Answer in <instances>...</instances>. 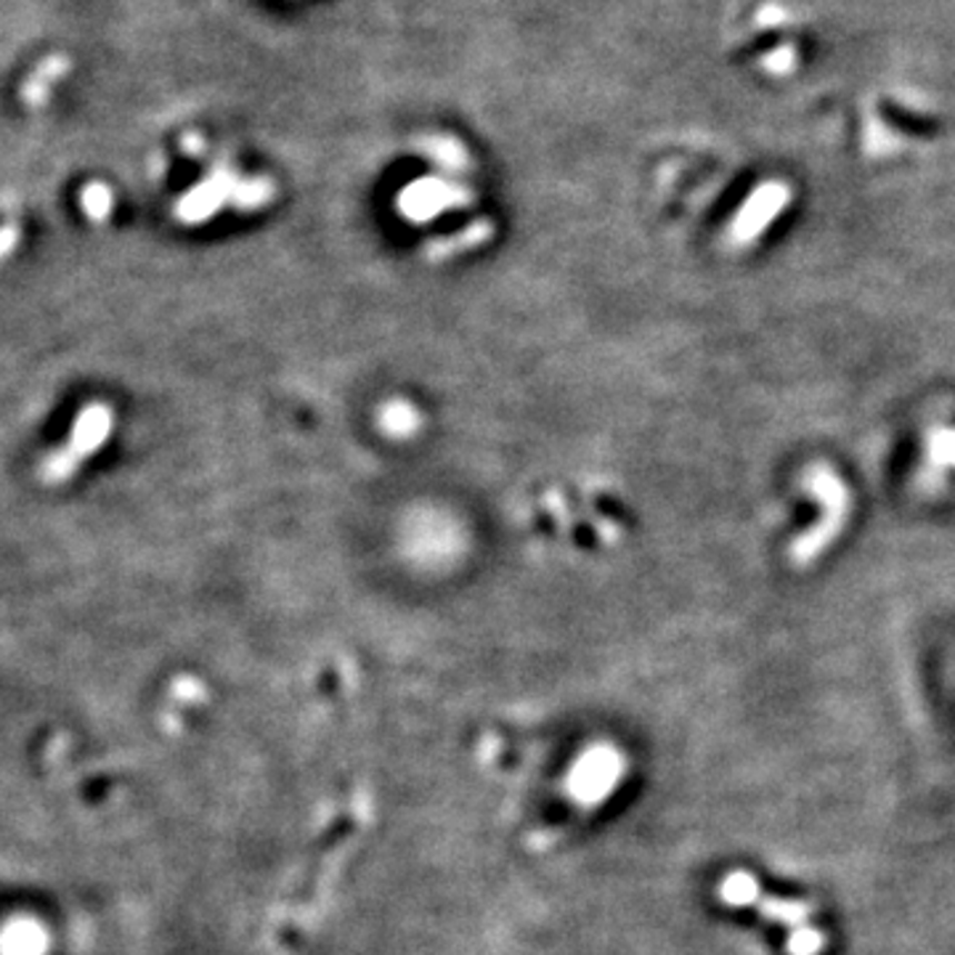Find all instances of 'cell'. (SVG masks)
Here are the masks:
<instances>
[{"label":"cell","instance_id":"obj_1","mask_svg":"<svg viewBox=\"0 0 955 955\" xmlns=\"http://www.w3.org/2000/svg\"><path fill=\"white\" fill-rule=\"evenodd\" d=\"M624 773H627V757H624L618 748L600 744L589 748V752L576 762L571 778H568V788H571L576 802L589 804V807L595 804L597 807V804L606 802L608 796L616 792Z\"/></svg>","mask_w":955,"mask_h":955},{"label":"cell","instance_id":"obj_2","mask_svg":"<svg viewBox=\"0 0 955 955\" xmlns=\"http://www.w3.org/2000/svg\"><path fill=\"white\" fill-rule=\"evenodd\" d=\"M752 908H757L759 916H765L769 921H775V924L786 926L788 932L799 929V926L813 924V913H815V908L809 903H802V899L773 897L762 889H759V895L754 897Z\"/></svg>","mask_w":955,"mask_h":955},{"label":"cell","instance_id":"obj_3","mask_svg":"<svg viewBox=\"0 0 955 955\" xmlns=\"http://www.w3.org/2000/svg\"><path fill=\"white\" fill-rule=\"evenodd\" d=\"M759 882L748 871L735 868L717 884V899L730 908H752L754 897L759 895Z\"/></svg>","mask_w":955,"mask_h":955},{"label":"cell","instance_id":"obj_4","mask_svg":"<svg viewBox=\"0 0 955 955\" xmlns=\"http://www.w3.org/2000/svg\"><path fill=\"white\" fill-rule=\"evenodd\" d=\"M826 945H828L826 934H823L813 924L799 926V929H792L786 937V951L792 955H820Z\"/></svg>","mask_w":955,"mask_h":955}]
</instances>
